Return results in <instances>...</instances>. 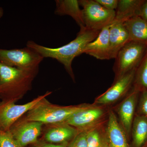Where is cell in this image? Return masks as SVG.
<instances>
[{
    "mask_svg": "<svg viewBox=\"0 0 147 147\" xmlns=\"http://www.w3.org/2000/svg\"><path fill=\"white\" fill-rule=\"evenodd\" d=\"M136 70V69H133L114 80L112 86L107 91L95 98L93 104L106 106L125 97L133 87Z\"/></svg>",
    "mask_w": 147,
    "mask_h": 147,
    "instance_id": "cell-9",
    "label": "cell"
},
{
    "mask_svg": "<svg viewBox=\"0 0 147 147\" xmlns=\"http://www.w3.org/2000/svg\"><path fill=\"white\" fill-rule=\"evenodd\" d=\"M130 40L147 44V22L139 16L129 19L123 23Z\"/></svg>",
    "mask_w": 147,
    "mask_h": 147,
    "instance_id": "cell-18",
    "label": "cell"
},
{
    "mask_svg": "<svg viewBox=\"0 0 147 147\" xmlns=\"http://www.w3.org/2000/svg\"><path fill=\"white\" fill-rule=\"evenodd\" d=\"M140 92L141 91L133 86L123 100L113 110L118 116L119 122L128 138L131 135V126Z\"/></svg>",
    "mask_w": 147,
    "mask_h": 147,
    "instance_id": "cell-10",
    "label": "cell"
},
{
    "mask_svg": "<svg viewBox=\"0 0 147 147\" xmlns=\"http://www.w3.org/2000/svg\"><path fill=\"white\" fill-rule=\"evenodd\" d=\"M43 124L37 121H24L18 120L9 131L21 147L34 144L41 133Z\"/></svg>",
    "mask_w": 147,
    "mask_h": 147,
    "instance_id": "cell-11",
    "label": "cell"
},
{
    "mask_svg": "<svg viewBox=\"0 0 147 147\" xmlns=\"http://www.w3.org/2000/svg\"><path fill=\"white\" fill-rule=\"evenodd\" d=\"M0 147H21L10 131L0 130Z\"/></svg>",
    "mask_w": 147,
    "mask_h": 147,
    "instance_id": "cell-22",
    "label": "cell"
},
{
    "mask_svg": "<svg viewBox=\"0 0 147 147\" xmlns=\"http://www.w3.org/2000/svg\"><path fill=\"white\" fill-rule=\"evenodd\" d=\"M39 67L22 69L0 62V98L16 101L31 88Z\"/></svg>",
    "mask_w": 147,
    "mask_h": 147,
    "instance_id": "cell-2",
    "label": "cell"
},
{
    "mask_svg": "<svg viewBox=\"0 0 147 147\" xmlns=\"http://www.w3.org/2000/svg\"><path fill=\"white\" fill-rule=\"evenodd\" d=\"M106 134L107 147H130L128 137L113 109H109L108 111Z\"/></svg>",
    "mask_w": 147,
    "mask_h": 147,
    "instance_id": "cell-12",
    "label": "cell"
},
{
    "mask_svg": "<svg viewBox=\"0 0 147 147\" xmlns=\"http://www.w3.org/2000/svg\"><path fill=\"white\" fill-rule=\"evenodd\" d=\"M79 2L83 7L82 16L86 28L101 31L115 21V11L106 9L95 0H80Z\"/></svg>",
    "mask_w": 147,
    "mask_h": 147,
    "instance_id": "cell-5",
    "label": "cell"
},
{
    "mask_svg": "<svg viewBox=\"0 0 147 147\" xmlns=\"http://www.w3.org/2000/svg\"><path fill=\"white\" fill-rule=\"evenodd\" d=\"M43 59L41 55L28 47L10 50L0 49V62L9 66L35 68L39 67Z\"/></svg>",
    "mask_w": 147,
    "mask_h": 147,
    "instance_id": "cell-7",
    "label": "cell"
},
{
    "mask_svg": "<svg viewBox=\"0 0 147 147\" xmlns=\"http://www.w3.org/2000/svg\"><path fill=\"white\" fill-rule=\"evenodd\" d=\"M3 15V10L2 7H0V18H1Z\"/></svg>",
    "mask_w": 147,
    "mask_h": 147,
    "instance_id": "cell-28",
    "label": "cell"
},
{
    "mask_svg": "<svg viewBox=\"0 0 147 147\" xmlns=\"http://www.w3.org/2000/svg\"><path fill=\"white\" fill-rule=\"evenodd\" d=\"M147 44L130 40L121 48L113 66L115 80L137 69L144 56Z\"/></svg>",
    "mask_w": 147,
    "mask_h": 147,
    "instance_id": "cell-4",
    "label": "cell"
},
{
    "mask_svg": "<svg viewBox=\"0 0 147 147\" xmlns=\"http://www.w3.org/2000/svg\"><path fill=\"white\" fill-rule=\"evenodd\" d=\"M87 130L79 132L76 137L69 142L67 147H87Z\"/></svg>",
    "mask_w": 147,
    "mask_h": 147,
    "instance_id": "cell-24",
    "label": "cell"
},
{
    "mask_svg": "<svg viewBox=\"0 0 147 147\" xmlns=\"http://www.w3.org/2000/svg\"><path fill=\"white\" fill-rule=\"evenodd\" d=\"M107 121L87 130V147H107L105 125Z\"/></svg>",
    "mask_w": 147,
    "mask_h": 147,
    "instance_id": "cell-20",
    "label": "cell"
},
{
    "mask_svg": "<svg viewBox=\"0 0 147 147\" xmlns=\"http://www.w3.org/2000/svg\"><path fill=\"white\" fill-rule=\"evenodd\" d=\"M100 31L90 30L84 27L80 28L75 39L62 47H47L38 44L32 40L27 42V47L36 51L44 58H53L62 64L67 73L74 81L75 77L72 68L74 59L83 54L86 46L96 39Z\"/></svg>",
    "mask_w": 147,
    "mask_h": 147,
    "instance_id": "cell-1",
    "label": "cell"
},
{
    "mask_svg": "<svg viewBox=\"0 0 147 147\" xmlns=\"http://www.w3.org/2000/svg\"><path fill=\"white\" fill-rule=\"evenodd\" d=\"M55 11L57 15H68L73 18L80 28H84L82 9L79 7V1L77 0H56Z\"/></svg>",
    "mask_w": 147,
    "mask_h": 147,
    "instance_id": "cell-17",
    "label": "cell"
},
{
    "mask_svg": "<svg viewBox=\"0 0 147 147\" xmlns=\"http://www.w3.org/2000/svg\"><path fill=\"white\" fill-rule=\"evenodd\" d=\"M133 86L140 91L147 90V49L144 56L136 69Z\"/></svg>",
    "mask_w": 147,
    "mask_h": 147,
    "instance_id": "cell-21",
    "label": "cell"
},
{
    "mask_svg": "<svg viewBox=\"0 0 147 147\" xmlns=\"http://www.w3.org/2000/svg\"><path fill=\"white\" fill-rule=\"evenodd\" d=\"M103 7L110 10H116L118 4L119 0H95Z\"/></svg>",
    "mask_w": 147,
    "mask_h": 147,
    "instance_id": "cell-25",
    "label": "cell"
},
{
    "mask_svg": "<svg viewBox=\"0 0 147 147\" xmlns=\"http://www.w3.org/2000/svg\"><path fill=\"white\" fill-rule=\"evenodd\" d=\"M137 105V115L144 116L147 118V90L141 91L139 95Z\"/></svg>",
    "mask_w": 147,
    "mask_h": 147,
    "instance_id": "cell-23",
    "label": "cell"
},
{
    "mask_svg": "<svg viewBox=\"0 0 147 147\" xmlns=\"http://www.w3.org/2000/svg\"><path fill=\"white\" fill-rule=\"evenodd\" d=\"M104 106L90 105L74 115L64 123L75 127L79 132L88 130L107 120L106 117L108 116L109 110Z\"/></svg>",
    "mask_w": 147,
    "mask_h": 147,
    "instance_id": "cell-8",
    "label": "cell"
},
{
    "mask_svg": "<svg viewBox=\"0 0 147 147\" xmlns=\"http://www.w3.org/2000/svg\"><path fill=\"white\" fill-rule=\"evenodd\" d=\"M110 59H115L124 45L130 41L129 35L123 23L114 22L109 30Z\"/></svg>",
    "mask_w": 147,
    "mask_h": 147,
    "instance_id": "cell-15",
    "label": "cell"
},
{
    "mask_svg": "<svg viewBox=\"0 0 147 147\" xmlns=\"http://www.w3.org/2000/svg\"><path fill=\"white\" fill-rule=\"evenodd\" d=\"M51 93V92H47L45 94L23 105L16 104L15 101L12 100H3L0 102V130L9 131L12 125L22 116L34 108Z\"/></svg>",
    "mask_w": 147,
    "mask_h": 147,
    "instance_id": "cell-6",
    "label": "cell"
},
{
    "mask_svg": "<svg viewBox=\"0 0 147 147\" xmlns=\"http://www.w3.org/2000/svg\"><path fill=\"white\" fill-rule=\"evenodd\" d=\"M144 147H147V142H146V144H145L144 146Z\"/></svg>",
    "mask_w": 147,
    "mask_h": 147,
    "instance_id": "cell-29",
    "label": "cell"
},
{
    "mask_svg": "<svg viewBox=\"0 0 147 147\" xmlns=\"http://www.w3.org/2000/svg\"><path fill=\"white\" fill-rule=\"evenodd\" d=\"M131 134L134 147H144L147 141V118L135 114Z\"/></svg>",
    "mask_w": 147,
    "mask_h": 147,
    "instance_id": "cell-19",
    "label": "cell"
},
{
    "mask_svg": "<svg viewBox=\"0 0 147 147\" xmlns=\"http://www.w3.org/2000/svg\"><path fill=\"white\" fill-rule=\"evenodd\" d=\"M90 105L80 104L70 106H60L50 103L44 98L39 104L27 113L20 120L37 121L47 124L64 123L74 115L88 108Z\"/></svg>",
    "mask_w": 147,
    "mask_h": 147,
    "instance_id": "cell-3",
    "label": "cell"
},
{
    "mask_svg": "<svg viewBox=\"0 0 147 147\" xmlns=\"http://www.w3.org/2000/svg\"><path fill=\"white\" fill-rule=\"evenodd\" d=\"M79 131L75 127L67 124L53 125L44 135L45 142L54 144L69 143L74 138Z\"/></svg>",
    "mask_w": 147,
    "mask_h": 147,
    "instance_id": "cell-14",
    "label": "cell"
},
{
    "mask_svg": "<svg viewBox=\"0 0 147 147\" xmlns=\"http://www.w3.org/2000/svg\"><path fill=\"white\" fill-rule=\"evenodd\" d=\"M110 26L105 27L100 31L96 39L86 46L83 54L86 53L102 60L111 59L109 40Z\"/></svg>",
    "mask_w": 147,
    "mask_h": 147,
    "instance_id": "cell-13",
    "label": "cell"
},
{
    "mask_svg": "<svg viewBox=\"0 0 147 147\" xmlns=\"http://www.w3.org/2000/svg\"><path fill=\"white\" fill-rule=\"evenodd\" d=\"M69 143L61 144H54L45 142H38L34 144L35 147H67Z\"/></svg>",
    "mask_w": 147,
    "mask_h": 147,
    "instance_id": "cell-26",
    "label": "cell"
},
{
    "mask_svg": "<svg viewBox=\"0 0 147 147\" xmlns=\"http://www.w3.org/2000/svg\"><path fill=\"white\" fill-rule=\"evenodd\" d=\"M144 1L145 0H119L114 22L123 23L130 18L139 16Z\"/></svg>",
    "mask_w": 147,
    "mask_h": 147,
    "instance_id": "cell-16",
    "label": "cell"
},
{
    "mask_svg": "<svg viewBox=\"0 0 147 147\" xmlns=\"http://www.w3.org/2000/svg\"><path fill=\"white\" fill-rule=\"evenodd\" d=\"M139 16L147 22V0H145L143 3Z\"/></svg>",
    "mask_w": 147,
    "mask_h": 147,
    "instance_id": "cell-27",
    "label": "cell"
}]
</instances>
